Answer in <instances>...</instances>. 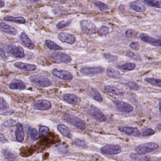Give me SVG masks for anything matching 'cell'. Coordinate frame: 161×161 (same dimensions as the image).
<instances>
[{"label":"cell","instance_id":"1","mask_svg":"<svg viewBox=\"0 0 161 161\" xmlns=\"http://www.w3.org/2000/svg\"><path fill=\"white\" fill-rule=\"evenodd\" d=\"M29 80L39 87H49L52 85V82L49 78L42 75L31 76L29 77Z\"/></svg>","mask_w":161,"mask_h":161},{"label":"cell","instance_id":"2","mask_svg":"<svg viewBox=\"0 0 161 161\" xmlns=\"http://www.w3.org/2000/svg\"><path fill=\"white\" fill-rule=\"evenodd\" d=\"M159 148V145L153 142L144 143L135 147L136 152L138 154H146L153 152Z\"/></svg>","mask_w":161,"mask_h":161},{"label":"cell","instance_id":"3","mask_svg":"<svg viewBox=\"0 0 161 161\" xmlns=\"http://www.w3.org/2000/svg\"><path fill=\"white\" fill-rule=\"evenodd\" d=\"M80 28L85 34L92 35L98 32L95 24L89 20H83L80 22Z\"/></svg>","mask_w":161,"mask_h":161},{"label":"cell","instance_id":"4","mask_svg":"<svg viewBox=\"0 0 161 161\" xmlns=\"http://www.w3.org/2000/svg\"><path fill=\"white\" fill-rule=\"evenodd\" d=\"M65 119L68 122L75 126L78 129L85 130L86 129V125L85 122L78 117L74 115L67 114L65 116Z\"/></svg>","mask_w":161,"mask_h":161},{"label":"cell","instance_id":"5","mask_svg":"<svg viewBox=\"0 0 161 161\" xmlns=\"http://www.w3.org/2000/svg\"><path fill=\"white\" fill-rule=\"evenodd\" d=\"M122 147L119 145H107L101 149V152L105 155H114L120 153Z\"/></svg>","mask_w":161,"mask_h":161},{"label":"cell","instance_id":"6","mask_svg":"<svg viewBox=\"0 0 161 161\" xmlns=\"http://www.w3.org/2000/svg\"><path fill=\"white\" fill-rule=\"evenodd\" d=\"M7 51L9 54L14 58H22L25 57L24 50L19 45H9L7 47Z\"/></svg>","mask_w":161,"mask_h":161},{"label":"cell","instance_id":"7","mask_svg":"<svg viewBox=\"0 0 161 161\" xmlns=\"http://www.w3.org/2000/svg\"><path fill=\"white\" fill-rule=\"evenodd\" d=\"M88 113L89 115L93 117L98 121L104 122L106 121V119L104 114L100 109L92 105L88 110Z\"/></svg>","mask_w":161,"mask_h":161},{"label":"cell","instance_id":"8","mask_svg":"<svg viewBox=\"0 0 161 161\" xmlns=\"http://www.w3.org/2000/svg\"><path fill=\"white\" fill-rule=\"evenodd\" d=\"M51 72L54 76L62 80L69 81L73 78V75L67 70H58L57 69H54Z\"/></svg>","mask_w":161,"mask_h":161},{"label":"cell","instance_id":"9","mask_svg":"<svg viewBox=\"0 0 161 161\" xmlns=\"http://www.w3.org/2000/svg\"><path fill=\"white\" fill-rule=\"evenodd\" d=\"M118 130L122 133L129 136L133 137L139 136L140 132L138 129L135 127H127V126H119Z\"/></svg>","mask_w":161,"mask_h":161},{"label":"cell","instance_id":"10","mask_svg":"<svg viewBox=\"0 0 161 161\" xmlns=\"http://www.w3.org/2000/svg\"><path fill=\"white\" fill-rule=\"evenodd\" d=\"M52 106L50 101L43 99L37 100L33 103L34 109L39 111H46L51 109Z\"/></svg>","mask_w":161,"mask_h":161},{"label":"cell","instance_id":"11","mask_svg":"<svg viewBox=\"0 0 161 161\" xmlns=\"http://www.w3.org/2000/svg\"><path fill=\"white\" fill-rule=\"evenodd\" d=\"M52 57L55 62L58 63H69L72 59L68 54L63 53H55L52 54Z\"/></svg>","mask_w":161,"mask_h":161},{"label":"cell","instance_id":"12","mask_svg":"<svg viewBox=\"0 0 161 161\" xmlns=\"http://www.w3.org/2000/svg\"><path fill=\"white\" fill-rule=\"evenodd\" d=\"M139 37L142 41L147 43L153 46L161 47V40L155 39L145 33H141L139 36Z\"/></svg>","mask_w":161,"mask_h":161},{"label":"cell","instance_id":"13","mask_svg":"<svg viewBox=\"0 0 161 161\" xmlns=\"http://www.w3.org/2000/svg\"><path fill=\"white\" fill-rule=\"evenodd\" d=\"M60 41L63 43H66L70 44H73L76 41V37L73 35L65 32H60L58 35Z\"/></svg>","mask_w":161,"mask_h":161},{"label":"cell","instance_id":"14","mask_svg":"<svg viewBox=\"0 0 161 161\" xmlns=\"http://www.w3.org/2000/svg\"><path fill=\"white\" fill-rule=\"evenodd\" d=\"M114 102L119 110L122 112H130L133 110V108L132 106L124 102L123 101L115 100Z\"/></svg>","mask_w":161,"mask_h":161},{"label":"cell","instance_id":"15","mask_svg":"<svg viewBox=\"0 0 161 161\" xmlns=\"http://www.w3.org/2000/svg\"><path fill=\"white\" fill-rule=\"evenodd\" d=\"M104 70V69L101 67H86L80 70V72L85 75H94L102 73Z\"/></svg>","mask_w":161,"mask_h":161},{"label":"cell","instance_id":"16","mask_svg":"<svg viewBox=\"0 0 161 161\" xmlns=\"http://www.w3.org/2000/svg\"><path fill=\"white\" fill-rule=\"evenodd\" d=\"M14 66L21 70L25 71H32L35 70L37 68V66L34 64H28L23 63L22 62H16L14 63Z\"/></svg>","mask_w":161,"mask_h":161},{"label":"cell","instance_id":"17","mask_svg":"<svg viewBox=\"0 0 161 161\" xmlns=\"http://www.w3.org/2000/svg\"><path fill=\"white\" fill-rule=\"evenodd\" d=\"M130 9L138 12H143L146 10V7L141 1H135L132 2L129 4Z\"/></svg>","mask_w":161,"mask_h":161},{"label":"cell","instance_id":"18","mask_svg":"<svg viewBox=\"0 0 161 161\" xmlns=\"http://www.w3.org/2000/svg\"><path fill=\"white\" fill-rule=\"evenodd\" d=\"M63 98L67 103L73 105H77L80 103V99L76 95L66 94L63 96Z\"/></svg>","mask_w":161,"mask_h":161},{"label":"cell","instance_id":"19","mask_svg":"<svg viewBox=\"0 0 161 161\" xmlns=\"http://www.w3.org/2000/svg\"><path fill=\"white\" fill-rule=\"evenodd\" d=\"M0 28L1 29L3 32L11 35H16L18 34V31L17 29L14 27L6 24L4 22L0 23Z\"/></svg>","mask_w":161,"mask_h":161},{"label":"cell","instance_id":"20","mask_svg":"<svg viewBox=\"0 0 161 161\" xmlns=\"http://www.w3.org/2000/svg\"><path fill=\"white\" fill-rule=\"evenodd\" d=\"M15 136H16V140L18 142H22L24 141L25 134L23 130V127L21 123H17Z\"/></svg>","mask_w":161,"mask_h":161},{"label":"cell","instance_id":"21","mask_svg":"<svg viewBox=\"0 0 161 161\" xmlns=\"http://www.w3.org/2000/svg\"><path fill=\"white\" fill-rule=\"evenodd\" d=\"M9 88L11 89L24 90L26 88V85L22 80L19 79H14L9 84Z\"/></svg>","mask_w":161,"mask_h":161},{"label":"cell","instance_id":"22","mask_svg":"<svg viewBox=\"0 0 161 161\" xmlns=\"http://www.w3.org/2000/svg\"><path fill=\"white\" fill-rule=\"evenodd\" d=\"M20 38L22 43L27 48L30 50H33L35 48V44L25 32L21 33Z\"/></svg>","mask_w":161,"mask_h":161},{"label":"cell","instance_id":"23","mask_svg":"<svg viewBox=\"0 0 161 161\" xmlns=\"http://www.w3.org/2000/svg\"><path fill=\"white\" fill-rule=\"evenodd\" d=\"M58 131L65 137L67 138H71L72 135L69 129L64 124H59L57 127Z\"/></svg>","mask_w":161,"mask_h":161},{"label":"cell","instance_id":"24","mask_svg":"<svg viewBox=\"0 0 161 161\" xmlns=\"http://www.w3.org/2000/svg\"><path fill=\"white\" fill-rule=\"evenodd\" d=\"M104 89L107 93H111L114 95H122L124 93L123 90L122 89L112 86H106L105 87Z\"/></svg>","mask_w":161,"mask_h":161},{"label":"cell","instance_id":"25","mask_svg":"<svg viewBox=\"0 0 161 161\" xmlns=\"http://www.w3.org/2000/svg\"><path fill=\"white\" fill-rule=\"evenodd\" d=\"M89 95H90L94 100L97 101L98 102H101L102 101V97L96 89L93 88H91L89 89Z\"/></svg>","mask_w":161,"mask_h":161},{"label":"cell","instance_id":"26","mask_svg":"<svg viewBox=\"0 0 161 161\" xmlns=\"http://www.w3.org/2000/svg\"><path fill=\"white\" fill-rule=\"evenodd\" d=\"M3 19L6 21H10L18 24H24L26 22V19L21 17H14L12 16H6L3 18Z\"/></svg>","mask_w":161,"mask_h":161},{"label":"cell","instance_id":"27","mask_svg":"<svg viewBox=\"0 0 161 161\" xmlns=\"http://www.w3.org/2000/svg\"><path fill=\"white\" fill-rule=\"evenodd\" d=\"M2 153L8 161H17L18 157L15 154L7 149H3Z\"/></svg>","mask_w":161,"mask_h":161},{"label":"cell","instance_id":"28","mask_svg":"<svg viewBox=\"0 0 161 161\" xmlns=\"http://www.w3.org/2000/svg\"><path fill=\"white\" fill-rule=\"evenodd\" d=\"M130 158L135 161H150V157L138 154H131Z\"/></svg>","mask_w":161,"mask_h":161},{"label":"cell","instance_id":"29","mask_svg":"<svg viewBox=\"0 0 161 161\" xmlns=\"http://www.w3.org/2000/svg\"><path fill=\"white\" fill-rule=\"evenodd\" d=\"M136 67V64L132 62H128L122 65H118V68L121 70L125 71H130L133 70Z\"/></svg>","mask_w":161,"mask_h":161},{"label":"cell","instance_id":"30","mask_svg":"<svg viewBox=\"0 0 161 161\" xmlns=\"http://www.w3.org/2000/svg\"><path fill=\"white\" fill-rule=\"evenodd\" d=\"M45 44L47 47L51 50H60L62 49L61 46L55 43L53 41L51 40H47L45 41Z\"/></svg>","mask_w":161,"mask_h":161},{"label":"cell","instance_id":"31","mask_svg":"<svg viewBox=\"0 0 161 161\" xmlns=\"http://www.w3.org/2000/svg\"><path fill=\"white\" fill-rule=\"evenodd\" d=\"M106 74L110 77L114 78H119L121 77V74L118 70L112 68H109L106 70Z\"/></svg>","mask_w":161,"mask_h":161},{"label":"cell","instance_id":"32","mask_svg":"<svg viewBox=\"0 0 161 161\" xmlns=\"http://www.w3.org/2000/svg\"><path fill=\"white\" fill-rule=\"evenodd\" d=\"M144 2L150 7L161 9V0H144Z\"/></svg>","mask_w":161,"mask_h":161},{"label":"cell","instance_id":"33","mask_svg":"<svg viewBox=\"0 0 161 161\" xmlns=\"http://www.w3.org/2000/svg\"><path fill=\"white\" fill-rule=\"evenodd\" d=\"M145 81L153 85L159 87H161V79L157 78H147L144 79Z\"/></svg>","mask_w":161,"mask_h":161},{"label":"cell","instance_id":"34","mask_svg":"<svg viewBox=\"0 0 161 161\" xmlns=\"http://www.w3.org/2000/svg\"><path fill=\"white\" fill-rule=\"evenodd\" d=\"M93 2L94 5L97 6L101 11H105L108 10L109 9V6L105 4L104 3L101 2L95 1Z\"/></svg>","mask_w":161,"mask_h":161},{"label":"cell","instance_id":"35","mask_svg":"<svg viewBox=\"0 0 161 161\" xmlns=\"http://www.w3.org/2000/svg\"><path fill=\"white\" fill-rule=\"evenodd\" d=\"M122 84L130 88L131 90H134V91L138 90L139 88V86L137 83L132 82V81H126Z\"/></svg>","mask_w":161,"mask_h":161},{"label":"cell","instance_id":"36","mask_svg":"<svg viewBox=\"0 0 161 161\" xmlns=\"http://www.w3.org/2000/svg\"><path fill=\"white\" fill-rule=\"evenodd\" d=\"M71 23V20H68V21L63 20L60 21L57 24V28L59 29H63L69 26Z\"/></svg>","mask_w":161,"mask_h":161},{"label":"cell","instance_id":"37","mask_svg":"<svg viewBox=\"0 0 161 161\" xmlns=\"http://www.w3.org/2000/svg\"><path fill=\"white\" fill-rule=\"evenodd\" d=\"M30 138L33 141H36L39 138V133L38 130L35 129H33L30 131Z\"/></svg>","mask_w":161,"mask_h":161},{"label":"cell","instance_id":"38","mask_svg":"<svg viewBox=\"0 0 161 161\" xmlns=\"http://www.w3.org/2000/svg\"><path fill=\"white\" fill-rule=\"evenodd\" d=\"M155 133V132L153 129L151 128H147L144 129L142 131L141 135L142 136L144 137L150 136L153 135Z\"/></svg>","mask_w":161,"mask_h":161},{"label":"cell","instance_id":"39","mask_svg":"<svg viewBox=\"0 0 161 161\" xmlns=\"http://www.w3.org/2000/svg\"><path fill=\"white\" fill-rule=\"evenodd\" d=\"M16 125L17 124L16 123V121L13 119H10L6 121L2 124V126L5 127H13L16 126Z\"/></svg>","mask_w":161,"mask_h":161},{"label":"cell","instance_id":"40","mask_svg":"<svg viewBox=\"0 0 161 161\" xmlns=\"http://www.w3.org/2000/svg\"><path fill=\"white\" fill-rule=\"evenodd\" d=\"M74 144L76 146L83 148H86L87 147L85 141L80 139H76L74 142Z\"/></svg>","mask_w":161,"mask_h":161},{"label":"cell","instance_id":"41","mask_svg":"<svg viewBox=\"0 0 161 161\" xmlns=\"http://www.w3.org/2000/svg\"><path fill=\"white\" fill-rule=\"evenodd\" d=\"M40 134L43 136H46L49 131V128L47 126H42L39 128Z\"/></svg>","mask_w":161,"mask_h":161},{"label":"cell","instance_id":"42","mask_svg":"<svg viewBox=\"0 0 161 161\" xmlns=\"http://www.w3.org/2000/svg\"><path fill=\"white\" fill-rule=\"evenodd\" d=\"M9 107L8 104L5 99L2 97H0V110H3L7 109Z\"/></svg>","mask_w":161,"mask_h":161},{"label":"cell","instance_id":"43","mask_svg":"<svg viewBox=\"0 0 161 161\" xmlns=\"http://www.w3.org/2000/svg\"><path fill=\"white\" fill-rule=\"evenodd\" d=\"M136 32L132 29H128L125 32V36L127 38H130L135 36Z\"/></svg>","mask_w":161,"mask_h":161},{"label":"cell","instance_id":"44","mask_svg":"<svg viewBox=\"0 0 161 161\" xmlns=\"http://www.w3.org/2000/svg\"><path fill=\"white\" fill-rule=\"evenodd\" d=\"M100 32H101V34L102 35L104 36L107 35L109 34V32L108 28H107L105 26L101 27V28H100Z\"/></svg>","mask_w":161,"mask_h":161},{"label":"cell","instance_id":"45","mask_svg":"<svg viewBox=\"0 0 161 161\" xmlns=\"http://www.w3.org/2000/svg\"><path fill=\"white\" fill-rule=\"evenodd\" d=\"M130 47L135 51H138L139 49V45L137 42H133L130 44Z\"/></svg>","mask_w":161,"mask_h":161},{"label":"cell","instance_id":"46","mask_svg":"<svg viewBox=\"0 0 161 161\" xmlns=\"http://www.w3.org/2000/svg\"><path fill=\"white\" fill-rule=\"evenodd\" d=\"M105 58L107 59L108 60L110 61H114L116 59V56H113V55H110L109 54H104Z\"/></svg>","mask_w":161,"mask_h":161},{"label":"cell","instance_id":"47","mask_svg":"<svg viewBox=\"0 0 161 161\" xmlns=\"http://www.w3.org/2000/svg\"><path fill=\"white\" fill-rule=\"evenodd\" d=\"M0 142L3 143H6L8 142V140L6 139L4 135L1 132H0Z\"/></svg>","mask_w":161,"mask_h":161},{"label":"cell","instance_id":"48","mask_svg":"<svg viewBox=\"0 0 161 161\" xmlns=\"http://www.w3.org/2000/svg\"><path fill=\"white\" fill-rule=\"evenodd\" d=\"M126 55L128 57L132 58V59H137V57H136V55L135 54H134V53L131 52H128L127 53Z\"/></svg>","mask_w":161,"mask_h":161},{"label":"cell","instance_id":"49","mask_svg":"<svg viewBox=\"0 0 161 161\" xmlns=\"http://www.w3.org/2000/svg\"><path fill=\"white\" fill-rule=\"evenodd\" d=\"M0 56H1L2 58H3V59H7V56L6 55V53L4 52V50L2 48H0Z\"/></svg>","mask_w":161,"mask_h":161},{"label":"cell","instance_id":"50","mask_svg":"<svg viewBox=\"0 0 161 161\" xmlns=\"http://www.w3.org/2000/svg\"><path fill=\"white\" fill-rule=\"evenodd\" d=\"M13 113H14V112L13 111H7L4 112L3 113H2L1 115L7 116V115H11Z\"/></svg>","mask_w":161,"mask_h":161},{"label":"cell","instance_id":"51","mask_svg":"<svg viewBox=\"0 0 161 161\" xmlns=\"http://www.w3.org/2000/svg\"><path fill=\"white\" fill-rule=\"evenodd\" d=\"M5 5V2L3 1H0V8L4 7Z\"/></svg>","mask_w":161,"mask_h":161},{"label":"cell","instance_id":"52","mask_svg":"<svg viewBox=\"0 0 161 161\" xmlns=\"http://www.w3.org/2000/svg\"><path fill=\"white\" fill-rule=\"evenodd\" d=\"M159 110L161 114V99H159Z\"/></svg>","mask_w":161,"mask_h":161},{"label":"cell","instance_id":"53","mask_svg":"<svg viewBox=\"0 0 161 161\" xmlns=\"http://www.w3.org/2000/svg\"><path fill=\"white\" fill-rule=\"evenodd\" d=\"M156 128H157V129H158L159 130H161V124H158V125H157Z\"/></svg>","mask_w":161,"mask_h":161},{"label":"cell","instance_id":"54","mask_svg":"<svg viewBox=\"0 0 161 161\" xmlns=\"http://www.w3.org/2000/svg\"><path fill=\"white\" fill-rule=\"evenodd\" d=\"M154 161H161V157L156 158L155 160H154Z\"/></svg>","mask_w":161,"mask_h":161}]
</instances>
